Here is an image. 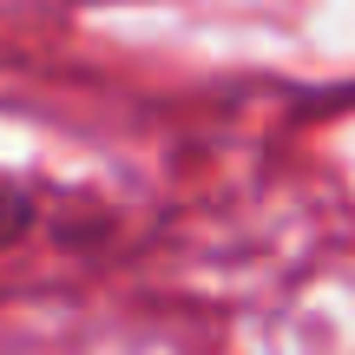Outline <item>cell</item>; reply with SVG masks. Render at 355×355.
Instances as JSON below:
<instances>
[{
    "mask_svg": "<svg viewBox=\"0 0 355 355\" xmlns=\"http://www.w3.org/2000/svg\"><path fill=\"white\" fill-rule=\"evenodd\" d=\"M33 224H40V204H33V191H26L13 171H0V250H13V243H20Z\"/></svg>",
    "mask_w": 355,
    "mask_h": 355,
    "instance_id": "6da1fadb",
    "label": "cell"
}]
</instances>
